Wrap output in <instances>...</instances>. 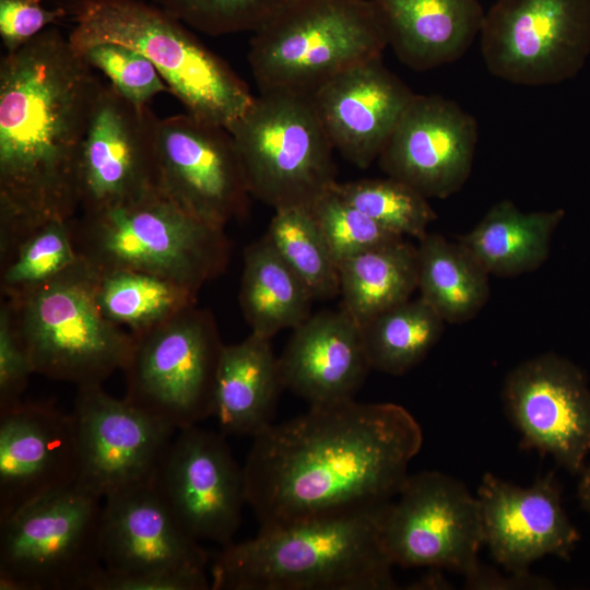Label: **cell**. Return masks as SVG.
I'll return each mask as SVG.
<instances>
[{"label": "cell", "instance_id": "cell-25", "mask_svg": "<svg viewBox=\"0 0 590 590\" xmlns=\"http://www.w3.org/2000/svg\"><path fill=\"white\" fill-rule=\"evenodd\" d=\"M284 389L271 339L250 333L224 345L217 368L213 413L220 432L255 438L271 425Z\"/></svg>", "mask_w": 590, "mask_h": 590}, {"label": "cell", "instance_id": "cell-23", "mask_svg": "<svg viewBox=\"0 0 590 590\" xmlns=\"http://www.w3.org/2000/svg\"><path fill=\"white\" fill-rule=\"evenodd\" d=\"M281 380L310 406L353 400L371 369L362 328L342 308L312 314L278 357Z\"/></svg>", "mask_w": 590, "mask_h": 590}, {"label": "cell", "instance_id": "cell-11", "mask_svg": "<svg viewBox=\"0 0 590 590\" xmlns=\"http://www.w3.org/2000/svg\"><path fill=\"white\" fill-rule=\"evenodd\" d=\"M393 565L445 568L471 577L484 544L480 504L463 483L437 472L409 474L398 494L376 510Z\"/></svg>", "mask_w": 590, "mask_h": 590}, {"label": "cell", "instance_id": "cell-31", "mask_svg": "<svg viewBox=\"0 0 590 590\" xmlns=\"http://www.w3.org/2000/svg\"><path fill=\"white\" fill-rule=\"evenodd\" d=\"M442 318L421 297L409 299L362 324L371 369L400 376L418 365L439 341Z\"/></svg>", "mask_w": 590, "mask_h": 590}, {"label": "cell", "instance_id": "cell-20", "mask_svg": "<svg viewBox=\"0 0 590 590\" xmlns=\"http://www.w3.org/2000/svg\"><path fill=\"white\" fill-rule=\"evenodd\" d=\"M79 472L72 412L24 402L0 413V519L23 505L74 486Z\"/></svg>", "mask_w": 590, "mask_h": 590}, {"label": "cell", "instance_id": "cell-26", "mask_svg": "<svg viewBox=\"0 0 590 590\" xmlns=\"http://www.w3.org/2000/svg\"><path fill=\"white\" fill-rule=\"evenodd\" d=\"M563 215L562 210L522 212L504 199L458 240L489 275L517 276L543 264Z\"/></svg>", "mask_w": 590, "mask_h": 590}, {"label": "cell", "instance_id": "cell-16", "mask_svg": "<svg viewBox=\"0 0 590 590\" xmlns=\"http://www.w3.org/2000/svg\"><path fill=\"white\" fill-rule=\"evenodd\" d=\"M158 122L149 105H135L103 84L79 154L81 212L120 205L157 189Z\"/></svg>", "mask_w": 590, "mask_h": 590}, {"label": "cell", "instance_id": "cell-4", "mask_svg": "<svg viewBox=\"0 0 590 590\" xmlns=\"http://www.w3.org/2000/svg\"><path fill=\"white\" fill-rule=\"evenodd\" d=\"M68 38L80 54L101 43L130 47L157 69L186 113L227 130L255 96L246 82L185 24L140 0H76Z\"/></svg>", "mask_w": 590, "mask_h": 590}, {"label": "cell", "instance_id": "cell-1", "mask_svg": "<svg viewBox=\"0 0 590 590\" xmlns=\"http://www.w3.org/2000/svg\"><path fill=\"white\" fill-rule=\"evenodd\" d=\"M252 439L243 465L247 505L267 527L388 503L423 433L399 404L353 399L310 406Z\"/></svg>", "mask_w": 590, "mask_h": 590}, {"label": "cell", "instance_id": "cell-14", "mask_svg": "<svg viewBox=\"0 0 590 590\" xmlns=\"http://www.w3.org/2000/svg\"><path fill=\"white\" fill-rule=\"evenodd\" d=\"M152 481L190 536L221 547L233 542L246 482L224 434L198 425L177 430Z\"/></svg>", "mask_w": 590, "mask_h": 590}, {"label": "cell", "instance_id": "cell-30", "mask_svg": "<svg viewBox=\"0 0 590 590\" xmlns=\"http://www.w3.org/2000/svg\"><path fill=\"white\" fill-rule=\"evenodd\" d=\"M94 272V294L102 314L132 334L144 332L198 302L199 292L152 273L129 269Z\"/></svg>", "mask_w": 590, "mask_h": 590}, {"label": "cell", "instance_id": "cell-6", "mask_svg": "<svg viewBox=\"0 0 590 590\" xmlns=\"http://www.w3.org/2000/svg\"><path fill=\"white\" fill-rule=\"evenodd\" d=\"M387 46L370 0H288L253 32L248 61L260 93L311 96Z\"/></svg>", "mask_w": 590, "mask_h": 590}, {"label": "cell", "instance_id": "cell-2", "mask_svg": "<svg viewBox=\"0 0 590 590\" xmlns=\"http://www.w3.org/2000/svg\"><path fill=\"white\" fill-rule=\"evenodd\" d=\"M103 84L85 57L48 27L0 62V253L80 209L78 162Z\"/></svg>", "mask_w": 590, "mask_h": 590}, {"label": "cell", "instance_id": "cell-3", "mask_svg": "<svg viewBox=\"0 0 590 590\" xmlns=\"http://www.w3.org/2000/svg\"><path fill=\"white\" fill-rule=\"evenodd\" d=\"M376 510L260 527L255 538L222 546L212 565L211 589H398Z\"/></svg>", "mask_w": 590, "mask_h": 590}, {"label": "cell", "instance_id": "cell-39", "mask_svg": "<svg viewBox=\"0 0 590 590\" xmlns=\"http://www.w3.org/2000/svg\"><path fill=\"white\" fill-rule=\"evenodd\" d=\"M66 14L63 8H44L42 0H0V36L5 51H15Z\"/></svg>", "mask_w": 590, "mask_h": 590}, {"label": "cell", "instance_id": "cell-28", "mask_svg": "<svg viewBox=\"0 0 590 590\" xmlns=\"http://www.w3.org/2000/svg\"><path fill=\"white\" fill-rule=\"evenodd\" d=\"M417 290L448 323L472 320L489 298V274L459 241L437 233L418 239Z\"/></svg>", "mask_w": 590, "mask_h": 590}, {"label": "cell", "instance_id": "cell-40", "mask_svg": "<svg viewBox=\"0 0 590 590\" xmlns=\"http://www.w3.org/2000/svg\"><path fill=\"white\" fill-rule=\"evenodd\" d=\"M468 589L477 590H518V589H552L553 583L543 577L528 574L509 573V576H504L498 571L483 566L465 579Z\"/></svg>", "mask_w": 590, "mask_h": 590}, {"label": "cell", "instance_id": "cell-18", "mask_svg": "<svg viewBox=\"0 0 590 590\" xmlns=\"http://www.w3.org/2000/svg\"><path fill=\"white\" fill-rule=\"evenodd\" d=\"M477 139L475 118L456 102L414 94L377 162L426 198L446 199L469 179Z\"/></svg>", "mask_w": 590, "mask_h": 590}, {"label": "cell", "instance_id": "cell-7", "mask_svg": "<svg viewBox=\"0 0 590 590\" xmlns=\"http://www.w3.org/2000/svg\"><path fill=\"white\" fill-rule=\"evenodd\" d=\"M94 282V270L80 257L46 284L5 299L35 374L79 388L123 370L133 335L102 314Z\"/></svg>", "mask_w": 590, "mask_h": 590}, {"label": "cell", "instance_id": "cell-38", "mask_svg": "<svg viewBox=\"0 0 590 590\" xmlns=\"http://www.w3.org/2000/svg\"><path fill=\"white\" fill-rule=\"evenodd\" d=\"M35 374L12 322L8 302L0 306V413L19 403Z\"/></svg>", "mask_w": 590, "mask_h": 590}, {"label": "cell", "instance_id": "cell-33", "mask_svg": "<svg viewBox=\"0 0 590 590\" xmlns=\"http://www.w3.org/2000/svg\"><path fill=\"white\" fill-rule=\"evenodd\" d=\"M79 260L69 220L42 223L0 253L2 297L17 298L51 281Z\"/></svg>", "mask_w": 590, "mask_h": 590}, {"label": "cell", "instance_id": "cell-9", "mask_svg": "<svg viewBox=\"0 0 590 590\" xmlns=\"http://www.w3.org/2000/svg\"><path fill=\"white\" fill-rule=\"evenodd\" d=\"M76 486L0 519V590H92L104 571L103 504Z\"/></svg>", "mask_w": 590, "mask_h": 590}, {"label": "cell", "instance_id": "cell-41", "mask_svg": "<svg viewBox=\"0 0 590 590\" xmlns=\"http://www.w3.org/2000/svg\"><path fill=\"white\" fill-rule=\"evenodd\" d=\"M578 496L583 508L590 514V467L582 469L578 485Z\"/></svg>", "mask_w": 590, "mask_h": 590}, {"label": "cell", "instance_id": "cell-17", "mask_svg": "<svg viewBox=\"0 0 590 590\" xmlns=\"http://www.w3.org/2000/svg\"><path fill=\"white\" fill-rule=\"evenodd\" d=\"M505 411L521 446L552 456L571 473L590 451V390L581 371L545 353L512 368L503 386Z\"/></svg>", "mask_w": 590, "mask_h": 590}, {"label": "cell", "instance_id": "cell-19", "mask_svg": "<svg viewBox=\"0 0 590 590\" xmlns=\"http://www.w3.org/2000/svg\"><path fill=\"white\" fill-rule=\"evenodd\" d=\"M152 480L104 499L99 532L103 575L205 573L206 551L180 526Z\"/></svg>", "mask_w": 590, "mask_h": 590}, {"label": "cell", "instance_id": "cell-35", "mask_svg": "<svg viewBox=\"0 0 590 590\" xmlns=\"http://www.w3.org/2000/svg\"><path fill=\"white\" fill-rule=\"evenodd\" d=\"M309 208L339 264L361 252L404 239L343 199L334 186Z\"/></svg>", "mask_w": 590, "mask_h": 590}, {"label": "cell", "instance_id": "cell-21", "mask_svg": "<svg viewBox=\"0 0 590 590\" xmlns=\"http://www.w3.org/2000/svg\"><path fill=\"white\" fill-rule=\"evenodd\" d=\"M484 544L506 571L528 574L547 555L567 559L580 539L552 473L520 487L485 473L477 488Z\"/></svg>", "mask_w": 590, "mask_h": 590}, {"label": "cell", "instance_id": "cell-29", "mask_svg": "<svg viewBox=\"0 0 590 590\" xmlns=\"http://www.w3.org/2000/svg\"><path fill=\"white\" fill-rule=\"evenodd\" d=\"M339 267L340 308L361 326L417 290V250L405 239L350 257Z\"/></svg>", "mask_w": 590, "mask_h": 590}, {"label": "cell", "instance_id": "cell-12", "mask_svg": "<svg viewBox=\"0 0 590 590\" xmlns=\"http://www.w3.org/2000/svg\"><path fill=\"white\" fill-rule=\"evenodd\" d=\"M480 39L494 76L527 86L560 83L590 54V0H496Z\"/></svg>", "mask_w": 590, "mask_h": 590}, {"label": "cell", "instance_id": "cell-24", "mask_svg": "<svg viewBox=\"0 0 590 590\" xmlns=\"http://www.w3.org/2000/svg\"><path fill=\"white\" fill-rule=\"evenodd\" d=\"M398 59L415 71L457 61L480 35L477 0H370Z\"/></svg>", "mask_w": 590, "mask_h": 590}, {"label": "cell", "instance_id": "cell-10", "mask_svg": "<svg viewBox=\"0 0 590 590\" xmlns=\"http://www.w3.org/2000/svg\"><path fill=\"white\" fill-rule=\"evenodd\" d=\"M132 335L125 398L176 430L212 416L224 346L213 315L194 305Z\"/></svg>", "mask_w": 590, "mask_h": 590}, {"label": "cell", "instance_id": "cell-32", "mask_svg": "<svg viewBox=\"0 0 590 590\" xmlns=\"http://www.w3.org/2000/svg\"><path fill=\"white\" fill-rule=\"evenodd\" d=\"M264 237L315 299L340 295L339 263L309 206L275 210Z\"/></svg>", "mask_w": 590, "mask_h": 590}, {"label": "cell", "instance_id": "cell-15", "mask_svg": "<svg viewBox=\"0 0 590 590\" xmlns=\"http://www.w3.org/2000/svg\"><path fill=\"white\" fill-rule=\"evenodd\" d=\"M71 412L79 446L74 486L102 500L151 481L177 432L102 385L79 387Z\"/></svg>", "mask_w": 590, "mask_h": 590}, {"label": "cell", "instance_id": "cell-13", "mask_svg": "<svg viewBox=\"0 0 590 590\" xmlns=\"http://www.w3.org/2000/svg\"><path fill=\"white\" fill-rule=\"evenodd\" d=\"M156 185L204 223L225 228L248 215L251 194L232 133L187 113L160 119Z\"/></svg>", "mask_w": 590, "mask_h": 590}, {"label": "cell", "instance_id": "cell-27", "mask_svg": "<svg viewBox=\"0 0 590 590\" xmlns=\"http://www.w3.org/2000/svg\"><path fill=\"white\" fill-rule=\"evenodd\" d=\"M238 299L251 333L268 339L307 320L315 300L264 236L244 250Z\"/></svg>", "mask_w": 590, "mask_h": 590}, {"label": "cell", "instance_id": "cell-22", "mask_svg": "<svg viewBox=\"0 0 590 590\" xmlns=\"http://www.w3.org/2000/svg\"><path fill=\"white\" fill-rule=\"evenodd\" d=\"M414 94L381 57L339 74L311 98L334 150L367 168L378 160Z\"/></svg>", "mask_w": 590, "mask_h": 590}, {"label": "cell", "instance_id": "cell-5", "mask_svg": "<svg viewBox=\"0 0 590 590\" xmlns=\"http://www.w3.org/2000/svg\"><path fill=\"white\" fill-rule=\"evenodd\" d=\"M79 256L94 270L160 275L196 292L229 261L224 228L186 213L158 189L133 201L69 220Z\"/></svg>", "mask_w": 590, "mask_h": 590}, {"label": "cell", "instance_id": "cell-37", "mask_svg": "<svg viewBox=\"0 0 590 590\" xmlns=\"http://www.w3.org/2000/svg\"><path fill=\"white\" fill-rule=\"evenodd\" d=\"M125 98L140 106L169 88L156 67L139 51L115 43H101L81 52Z\"/></svg>", "mask_w": 590, "mask_h": 590}, {"label": "cell", "instance_id": "cell-36", "mask_svg": "<svg viewBox=\"0 0 590 590\" xmlns=\"http://www.w3.org/2000/svg\"><path fill=\"white\" fill-rule=\"evenodd\" d=\"M181 23L208 35L255 32L288 0H153Z\"/></svg>", "mask_w": 590, "mask_h": 590}, {"label": "cell", "instance_id": "cell-34", "mask_svg": "<svg viewBox=\"0 0 590 590\" xmlns=\"http://www.w3.org/2000/svg\"><path fill=\"white\" fill-rule=\"evenodd\" d=\"M334 189L364 214L402 237L421 239L437 219L428 198L389 176L337 182Z\"/></svg>", "mask_w": 590, "mask_h": 590}, {"label": "cell", "instance_id": "cell-8", "mask_svg": "<svg viewBox=\"0 0 590 590\" xmlns=\"http://www.w3.org/2000/svg\"><path fill=\"white\" fill-rule=\"evenodd\" d=\"M228 131L250 194L274 210L309 206L338 182L334 148L309 95L261 92Z\"/></svg>", "mask_w": 590, "mask_h": 590}]
</instances>
